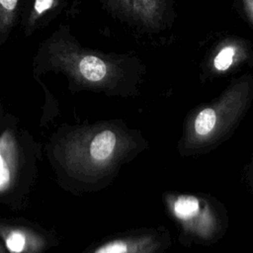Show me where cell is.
<instances>
[{
	"label": "cell",
	"instance_id": "obj_3",
	"mask_svg": "<svg viewBox=\"0 0 253 253\" xmlns=\"http://www.w3.org/2000/svg\"><path fill=\"white\" fill-rule=\"evenodd\" d=\"M163 203L177 225L179 241L185 246L208 245L222 237L227 228L224 207L208 195L165 192Z\"/></svg>",
	"mask_w": 253,
	"mask_h": 253
},
{
	"label": "cell",
	"instance_id": "obj_1",
	"mask_svg": "<svg viewBox=\"0 0 253 253\" xmlns=\"http://www.w3.org/2000/svg\"><path fill=\"white\" fill-rule=\"evenodd\" d=\"M147 147L139 130L122 121H106L62 126L45 150L60 187L81 195L108 187L123 165Z\"/></svg>",
	"mask_w": 253,
	"mask_h": 253
},
{
	"label": "cell",
	"instance_id": "obj_7",
	"mask_svg": "<svg viewBox=\"0 0 253 253\" xmlns=\"http://www.w3.org/2000/svg\"><path fill=\"white\" fill-rule=\"evenodd\" d=\"M171 242L168 229L160 225L155 228H138L113 235L92 245L82 253H140L154 246Z\"/></svg>",
	"mask_w": 253,
	"mask_h": 253
},
{
	"label": "cell",
	"instance_id": "obj_11",
	"mask_svg": "<svg viewBox=\"0 0 253 253\" xmlns=\"http://www.w3.org/2000/svg\"><path fill=\"white\" fill-rule=\"evenodd\" d=\"M171 245V242H168V243H163V244H160V245H157V246H154L152 248H149L145 251H142L140 253H165L167 251V249L169 248V246Z\"/></svg>",
	"mask_w": 253,
	"mask_h": 253
},
{
	"label": "cell",
	"instance_id": "obj_12",
	"mask_svg": "<svg viewBox=\"0 0 253 253\" xmlns=\"http://www.w3.org/2000/svg\"><path fill=\"white\" fill-rule=\"evenodd\" d=\"M246 177H247V184H248V186H250L251 190L253 191V160L251 161V164L249 165Z\"/></svg>",
	"mask_w": 253,
	"mask_h": 253
},
{
	"label": "cell",
	"instance_id": "obj_4",
	"mask_svg": "<svg viewBox=\"0 0 253 253\" xmlns=\"http://www.w3.org/2000/svg\"><path fill=\"white\" fill-rule=\"evenodd\" d=\"M55 55L56 60L52 65L56 64L57 68L64 71L71 83L79 89L103 91L108 94L123 92L119 87L125 79L121 76L124 70L109 56L103 57L77 48L73 51L68 48L64 52L57 48Z\"/></svg>",
	"mask_w": 253,
	"mask_h": 253
},
{
	"label": "cell",
	"instance_id": "obj_10",
	"mask_svg": "<svg viewBox=\"0 0 253 253\" xmlns=\"http://www.w3.org/2000/svg\"><path fill=\"white\" fill-rule=\"evenodd\" d=\"M234 52H235V50L232 46H226V47L222 48L217 53V55L215 56V58L213 60L214 67L219 71L226 70L232 63Z\"/></svg>",
	"mask_w": 253,
	"mask_h": 253
},
{
	"label": "cell",
	"instance_id": "obj_2",
	"mask_svg": "<svg viewBox=\"0 0 253 253\" xmlns=\"http://www.w3.org/2000/svg\"><path fill=\"white\" fill-rule=\"evenodd\" d=\"M41 146L9 114L1 115L0 202L14 211L22 208L38 175Z\"/></svg>",
	"mask_w": 253,
	"mask_h": 253
},
{
	"label": "cell",
	"instance_id": "obj_9",
	"mask_svg": "<svg viewBox=\"0 0 253 253\" xmlns=\"http://www.w3.org/2000/svg\"><path fill=\"white\" fill-rule=\"evenodd\" d=\"M22 0H0V44L7 40L19 16Z\"/></svg>",
	"mask_w": 253,
	"mask_h": 253
},
{
	"label": "cell",
	"instance_id": "obj_6",
	"mask_svg": "<svg viewBox=\"0 0 253 253\" xmlns=\"http://www.w3.org/2000/svg\"><path fill=\"white\" fill-rule=\"evenodd\" d=\"M109 8L125 21L146 30L166 27L173 0H105Z\"/></svg>",
	"mask_w": 253,
	"mask_h": 253
},
{
	"label": "cell",
	"instance_id": "obj_8",
	"mask_svg": "<svg viewBox=\"0 0 253 253\" xmlns=\"http://www.w3.org/2000/svg\"><path fill=\"white\" fill-rule=\"evenodd\" d=\"M63 5V0H29L25 18V32L32 34L55 15L56 10Z\"/></svg>",
	"mask_w": 253,
	"mask_h": 253
},
{
	"label": "cell",
	"instance_id": "obj_5",
	"mask_svg": "<svg viewBox=\"0 0 253 253\" xmlns=\"http://www.w3.org/2000/svg\"><path fill=\"white\" fill-rule=\"evenodd\" d=\"M2 244L10 253H44L56 244L53 234L26 219L0 221Z\"/></svg>",
	"mask_w": 253,
	"mask_h": 253
}]
</instances>
